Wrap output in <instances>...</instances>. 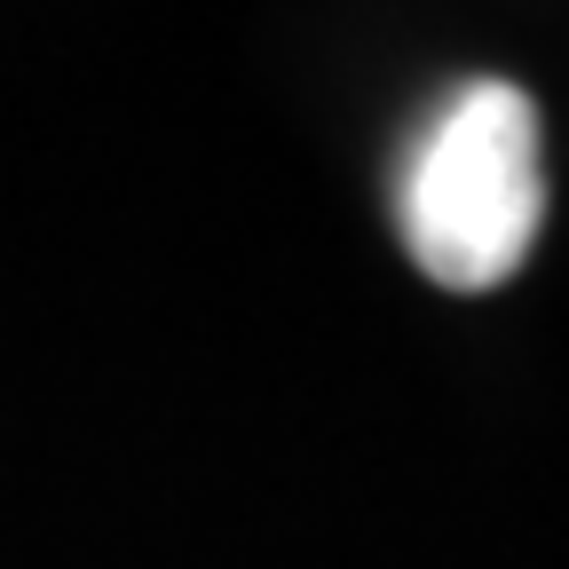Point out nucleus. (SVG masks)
I'll return each mask as SVG.
<instances>
[{"label":"nucleus","mask_w":569,"mask_h":569,"mask_svg":"<svg viewBox=\"0 0 569 569\" xmlns=\"http://www.w3.org/2000/svg\"><path fill=\"white\" fill-rule=\"evenodd\" d=\"M546 222L538 103L515 80H467L419 119L396 167V238L443 293L507 284Z\"/></svg>","instance_id":"1"}]
</instances>
